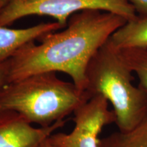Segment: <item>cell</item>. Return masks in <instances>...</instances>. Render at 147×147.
<instances>
[{
  "mask_svg": "<svg viewBox=\"0 0 147 147\" xmlns=\"http://www.w3.org/2000/svg\"><path fill=\"white\" fill-rule=\"evenodd\" d=\"M90 97L73 82L42 72L7 82L0 88V111L19 114L31 124L42 127L64 120Z\"/></svg>",
  "mask_w": 147,
  "mask_h": 147,
  "instance_id": "2",
  "label": "cell"
},
{
  "mask_svg": "<svg viewBox=\"0 0 147 147\" xmlns=\"http://www.w3.org/2000/svg\"><path fill=\"white\" fill-rule=\"evenodd\" d=\"M121 57L132 73L139 78V86L147 91V49H125L118 50Z\"/></svg>",
  "mask_w": 147,
  "mask_h": 147,
  "instance_id": "10",
  "label": "cell"
},
{
  "mask_svg": "<svg viewBox=\"0 0 147 147\" xmlns=\"http://www.w3.org/2000/svg\"><path fill=\"white\" fill-rule=\"evenodd\" d=\"M104 97L96 95L74 111V127L70 133L53 134L49 141L55 147H99V136L106 125L115 123L113 110Z\"/></svg>",
  "mask_w": 147,
  "mask_h": 147,
  "instance_id": "5",
  "label": "cell"
},
{
  "mask_svg": "<svg viewBox=\"0 0 147 147\" xmlns=\"http://www.w3.org/2000/svg\"><path fill=\"white\" fill-rule=\"evenodd\" d=\"M9 0H0V12ZM57 22L40 23L23 29H11L0 25V62L13 56L21 48L29 42L41 39L48 34L62 28Z\"/></svg>",
  "mask_w": 147,
  "mask_h": 147,
  "instance_id": "7",
  "label": "cell"
},
{
  "mask_svg": "<svg viewBox=\"0 0 147 147\" xmlns=\"http://www.w3.org/2000/svg\"><path fill=\"white\" fill-rule=\"evenodd\" d=\"M138 15L147 16V0H130Z\"/></svg>",
  "mask_w": 147,
  "mask_h": 147,
  "instance_id": "11",
  "label": "cell"
},
{
  "mask_svg": "<svg viewBox=\"0 0 147 147\" xmlns=\"http://www.w3.org/2000/svg\"><path fill=\"white\" fill-rule=\"evenodd\" d=\"M116 14L87 10L74 14L61 32L29 42L8 59V82L35 74L63 72L81 91L87 87V66L97 51L126 23Z\"/></svg>",
  "mask_w": 147,
  "mask_h": 147,
  "instance_id": "1",
  "label": "cell"
},
{
  "mask_svg": "<svg viewBox=\"0 0 147 147\" xmlns=\"http://www.w3.org/2000/svg\"><path fill=\"white\" fill-rule=\"evenodd\" d=\"M85 91L112 104L119 131H129L147 118V91L133 84L132 71L109 40L90 61Z\"/></svg>",
  "mask_w": 147,
  "mask_h": 147,
  "instance_id": "3",
  "label": "cell"
},
{
  "mask_svg": "<svg viewBox=\"0 0 147 147\" xmlns=\"http://www.w3.org/2000/svg\"><path fill=\"white\" fill-rule=\"evenodd\" d=\"M9 64L8 60L0 62V88L8 82Z\"/></svg>",
  "mask_w": 147,
  "mask_h": 147,
  "instance_id": "12",
  "label": "cell"
},
{
  "mask_svg": "<svg viewBox=\"0 0 147 147\" xmlns=\"http://www.w3.org/2000/svg\"><path fill=\"white\" fill-rule=\"evenodd\" d=\"M48 139H49V138H48ZM48 139L45 141V142L43 143V144H42L41 147H55L54 146H53V145L51 144L50 142H49V140H48Z\"/></svg>",
  "mask_w": 147,
  "mask_h": 147,
  "instance_id": "13",
  "label": "cell"
},
{
  "mask_svg": "<svg viewBox=\"0 0 147 147\" xmlns=\"http://www.w3.org/2000/svg\"><path fill=\"white\" fill-rule=\"evenodd\" d=\"M65 124L59 121L47 127H36L19 114L0 111V147H41L54 132Z\"/></svg>",
  "mask_w": 147,
  "mask_h": 147,
  "instance_id": "6",
  "label": "cell"
},
{
  "mask_svg": "<svg viewBox=\"0 0 147 147\" xmlns=\"http://www.w3.org/2000/svg\"><path fill=\"white\" fill-rule=\"evenodd\" d=\"M99 147H147V118L129 131L119 130L100 139Z\"/></svg>",
  "mask_w": 147,
  "mask_h": 147,
  "instance_id": "9",
  "label": "cell"
},
{
  "mask_svg": "<svg viewBox=\"0 0 147 147\" xmlns=\"http://www.w3.org/2000/svg\"><path fill=\"white\" fill-rule=\"evenodd\" d=\"M109 42L117 50L147 49V16L137 15L127 21L110 36Z\"/></svg>",
  "mask_w": 147,
  "mask_h": 147,
  "instance_id": "8",
  "label": "cell"
},
{
  "mask_svg": "<svg viewBox=\"0 0 147 147\" xmlns=\"http://www.w3.org/2000/svg\"><path fill=\"white\" fill-rule=\"evenodd\" d=\"M95 10L133 19L138 14L130 0H9L0 12V25L8 27L29 16H47L63 27L74 14Z\"/></svg>",
  "mask_w": 147,
  "mask_h": 147,
  "instance_id": "4",
  "label": "cell"
}]
</instances>
